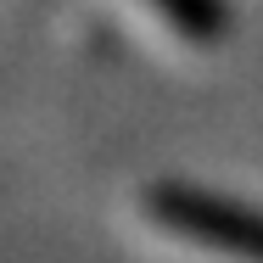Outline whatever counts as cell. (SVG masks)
Returning a JSON list of instances; mask_svg holds the SVG:
<instances>
[{"instance_id": "6da1fadb", "label": "cell", "mask_w": 263, "mask_h": 263, "mask_svg": "<svg viewBox=\"0 0 263 263\" xmlns=\"http://www.w3.org/2000/svg\"><path fill=\"white\" fill-rule=\"evenodd\" d=\"M152 218H162L168 230L218 247L230 258L263 263V213H241L235 202H218V196H196V191H152Z\"/></svg>"}]
</instances>
